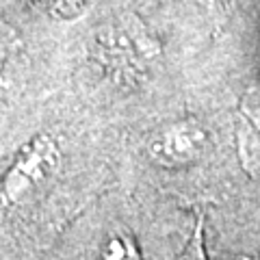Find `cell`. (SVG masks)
Wrapping results in <instances>:
<instances>
[{
    "label": "cell",
    "instance_id": "obj_5",
    "mask_svg": "<svg viewBox=\"0 0 260 260\" xmlns=\"http://www.w3.org/2000/svg\"><path fill=\"white\" fill-rule=\"evenodd\" d=\"M180 260H206V254H204V243H202V237H200V230L193 234V239L189 241V245L182 251Z\"/></svg>",
    "mask_w": 260,
    "mask_h": 260
},
{
    "label": "cell",
    "instance_id": "obj_4",
    "mask_svg": "<svg viewBox=\"0 0 260 260\" xmlns=\"http://www.w3.org/2000/svg\"><path fill=\"white\" fill-rule=\"evenodd\" d=\"M50 13L59 15V18H74L80 13L85 0H39Z\"/></svg>",
    "mask_w": 260,
    "mask_h": 260
},
{
    "label": "cell",
    "instance_id": "obj_2",
    "mask_svg": "<svg viewBox=\"0 0 260 260\" xmlns=\"http://www.w3.org/2000/svg\"><path fill=\"white\" fill-rule=\"evenodd\" d=\"M28 74L26 42L11 24L0 22V98L15 91Z\"/></svg>",
    "mask_w": 260,
    "mask_h": 260
},
{
    "label": "cell",
    "instance_id": "obj_1",
    "mask_svg": "<svg viewBox=\"0 0 260 260\" xmlns=\"http://www.w3.org/2000/svg\"><path fill=\"white\" fill-rule=\"evenodd\" d=\"M63 148L52 133H35L15 150L0 178V208L13 210L30 202L59 174Z\"/></svg>",
    "mask_w": 260,
    "mask_h": 260
},
{
    "label": "cell",
    "instance_id": "obj_3",
    "mask_svg": "<svg viewBox=\"0 0 260 260\" xmlns=\"http://www.w3.org/2000/svg\"><path fill=\"white\" fill-rule=\"evenodd\" d=\"M100 260H141V254L128 234H111L100 247Z\"/></svg>",
    "mask_w": 260,
    "mask_h": 260
}]
</instances>
